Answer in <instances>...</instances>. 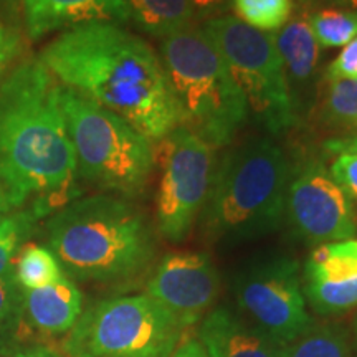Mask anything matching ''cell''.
Wrapping results in <instances>:
<instances>
[{"label":"cell","mask_w":357,"mask_h":357,"mask_svg":"<svg viewBox=\"0 0 357 357\" xmlns=\"http://www.w3.org/2000/svg\"><path fill=\"white\" fill-rule=\"evenodd\" d=\"M349 333L341 324H312L287 346L284 357H349Z\"/></svg>","instance_id":"cell-19"},{"label":"cell","mask_w":357,"mask_h":357,"mask_svg":"<svg viewBox=\"0 0 357 357\" xmlns=\"http://www.w3.org/2000/svg\"><path fill=\"white\" fill-rule=\"evenodd\" d=\"M199 337L208 357H284L287 351V346L229 307L208 312L200 324Z\"/></svg>","instance_id":"cell-15"},{"label":"cell","mask_w":357,"mask_h":357,"mask_svg":"<svg viewBox=\"0 0 357 357\" xmlns=\"http://www.w3.org/2000/svg\"><path fill=\"white\" fill-rule=\"evenodd\" d=\"M231 291L243 318L283 346L314 324L306 310L300 265L283 253L245 263L234 276Z\"/></svg>","instance_id":"cell-9"},{"label":"cell","mask_w":357,"mask_h":357,"mask_svg":"<svg viewBox=\"0 0 357 357\" xmlns=\"http://www.w3.org/2000/svg\"><path fill=\"white\" fill-rule=\"evenodd\" d=\"M35 215L30 212L6 213L0 217V276L12 268L24 240L32 231Z\"/></svg>","instance_id":"cell-24"},{"label":"cell","mask_w":357,"mask_h":357,"mask_svg":"<svg viewBox=\"0 0 357 357\" xmlns=\"http://www.w3.org/2000/svg\"><path fill=\"white\" fill-rule=\"evenodd\" d=\"M58 106L73 146L78 176L126 197L139 195L155 166L153 141L118 114L61 84Z\"/></svg>","instance_id":"cell-6"},{"label":"cell","mask_w":357,"mask_h":357,"mask_svg":"<svg viewBox=\"0 0 357 357\" xmlns=\"http://www.w3.org/2000/svg\"><path fill=\"white\" fill-rule=\"evenodd\" d=\"M58 84L118 114L149 141L181 126V111L149 43L116 24L65 30L40 55Z\"/></svg>","instance_id":"cell-1"},{"label":"cell","mask_w":357,"mask_h":357,"mask_svg":"<svg viewBox=\"0 0 357 357\" xmlns=\"http://www.w3.org/2000/svg\"><path fill=\"white\" fill-rule=\"evenodd\" d=\"M13 357H58V356L53 354L52 351L42 349V347H38V349H30V351L19 352V354H15Z\"/></svg>","instance_id":"cell-33"},{"label":"cell","mask_w":357,"mask_h":357,"mask_svg":"<svg viewBox=\"0 0 357 357\" xmlns=\"http://www.w3.org/2000/svg\"><path fill=\"white\" fill-rule=\"evenodd\" d=\"M352 342H354V351L357 354V312L354 316V321H352Z\"/></svg>","instance_id":"cell-36"},{"label":"cell","mask_w":357,"mask_h":357,"mask_svg":"<svg viewBox=\"0 0 357 357\" xmlns=\"http://www.w3.org/2000/svg\"><path fill=\"white\" fill-rule=\"evenodd\" d=\"M202 29L225 58L247 100L248 114L258 126L271 136L296 126L298 113L271 33L248 26L234 15L207 20Z\"/></svg>","instance_id":"cell-7"},{"label":"cell","mask_w":357,"mask_h":357,"mask_svg":"<svg viewBox=\"0 0 357 357\" xmlns=\"http://www.w3.org/2000/svg\"><path fill=\"white\" fill-rule=\"evenodd\" d=\"M128 20L147 35L166 38L194 25L189 0H123Z\"/></svg>","instance_id":"cell-18"},{"label":"cell","mask_w":357,"mask_h":357,"mask_svg":"<svg viewBox=\"0 0 357 357\" xmlns=\"http://www.w3.org/2000/svg\"><path fill=\"white\" fill-rule=\"evenodd\" d=\"M8 211H10V205H8L6 195H3L2 189H0V217L6 215Z\"/></svg>","instance_id":"cell-34"},{"label":"cell","mask_w":357,"mask_h":357,"mask_svg":"<svg viewBox=\"0 0 357 357\" xmlns=\"http://www.w3.org/2000/svg\"><path fill=\"white\" fill-rule=\"evenodd\" d=\"M321 119L331 128L357 131V79L328 82Z\"/></svg>","instance_id":"cell-23"},{"label":"cell","mask_w":357,"mask_h":357,"mask_svg":"<svg viewBox=\"0 0 357 357\" xmlns=\"http://www.w3.org/2000/svg\"><path fill=\"white\" fill-rule=\"evenodd\" d=\"M283 218L294 238L310 245L346 242L357 234L354 202L316 158L289 169Z\"/></svg>","instance_id":"cell-11"},{"label":"cell","mask_w":357,"mask_h":357,"mask_svg":"<svg viewBox=\"0 0 357 357\" xmlns=\"http://www.w3.org/2000/svg\"><path fill=\"white\" fill-rule=\"evenodd\" d=\"M83 296L66 276L38 289L22 291V307L30 328L47 336L70 333L82 316Z\"/></svg>","instance_id":"cell-17"},{"label":"cell","mask_w":357,"mask_h":357,"mask_svg":"<svg viewBox=\"0 0 357 357\" xmlns=\"http://www.w3.org/2000/svg\"><path fill=\"white\" fill-rule=\"evenodd\" d=\"M329 6L333 8H347V10H357V0H318V6Z\"/></svg>","instance_id":"cell-32"},{"label":"cell","mask_w":357,"mask_h":357,"mask_svg":"<svg viewBox=\"0 0 357 357\" xmlns=\"http://www.w3.org/2000/svg\"><path fill=\"white\" fill-rule=\"evenodd\" d=\"M158 190V229L164 238L177 243L192 231L211 195L215 158L207 142L178 126L160 144Z\"/></svg>","instance_id":"cell-10"},{"label":"cell","mask_w":357,"mask_h":357,"mask_svg":"<svg viewBox=\"0 0 357 357\" xmlns=\"http://www.w3.org/2000/svg\"><path fill=\"white\" fill-rule=\"evenodd\" d=\"M303 293L318 314L357 306V240L319 245L303 271Z\"/></svg>","instance_id":"cell-13"},{"label":"cell","mask_w":357,"mask_h":357,"mask_svg":"<svg viewBox=\"0 0 357 357\" xmlns=\"http://www.w3.org/2000/svg\"><path fill=\"white\" fill-rule=\"evenodd\" d=\"M294 3H298L300 8H306V10H310L312 7H318V0H294Z\"/></svg>","instance_id":"cell-35"},{"label":"cell","mask_w":357,"mask_h":357,"mask_svg":"<svg viewBox=\"0 0 357 357\" xmlns=\"http://www.w3.org/2000/svg\"><path fill=\"white\" fill-rule=\"evenodd\" d=\"M22 52V38L15 30L0 22V77L10 68Z\"/></svg>","instance_id":"cell-28"},{"label":"cell","mask_w":357,"mask_h":357,"mask_svg":"<svg viewBox=\"0 0 357 357\" xmlns=\"http://www.w3.org/2000/svg\"><path fill=\"white\" fill-rule=\"evenodd\" d=\"M77 176L56 79L29 58L0 83V189L10 208L35 199L43 213L68 204Z\"/></svg>","instance_id":"cell-2"},{"label":"cell","mask_w":357,"mask_h":357,"mask_svg":"<svg viewBox=\"0 0 357 357\" xmlns=\"http://www.w3.org/2000/svg\"><path fill=\"white\" fill-rule=\"evenodd\" d=\"M159 58L181 111V126L212 149L229 146L247 123L248 106L202 26L192 25L162 38Z\"/></svg>","instance_id":"cell-5"},{"label":"cell","mask_w":357,"mask_h":357,"mask_svg":"<svg viewBox=\"0 0 357 357\" xmlns=\"http://www.w3.org/2000/svg\"><path fill=\"white\" fill-rule=\"evenodd\" d=\"M310 13L306 8H298L287 24L271 33L283 61L296 113L301 106L306 105L312 84L318 77L319 66L321 48L310 26Z\"/></svg>","instance_id":"cell-16"},{"label":"cell","mask_w":357,"mask_h":357,"mask_svg":"<svg viewBox=\"0 0 357 357\" xmlns=\"http://www.w3.org/2000/svg\"><path fill=\"white\" fill-rule=\"evenodd\" d=\"M288 155L270 137L231 147L215 166L204 207V229L211 240L238 245L278 230L284 215L289 178Z\"/></svg>","instance_id":"cell-4"},{"label":"cell","mask_w":357,"mask_h":357,"mask_svg":"<svg viewBox=\"0 0 357 357\" xmlns=\"http://www.w3.org/2000/svg\"><path fill=\"white\" fill-rule=\"evenodd\" d=\"M171 357H208V354L207 351H205V347L202 346V342L190 339V341H185L184 344L178 346L177 349L172 352Z\"/></svg>","instance_id":"cell-31"},{"label":"cell","mask_w":357,"mask_h":357,"mask_svg":"<svg viewBox=\"0 0 357 357\" xmlns=\"http://www.w3.org/2000/svg\"><path fill=\"white\" fill-rule=\"evenodd\" d=\"M220 289V276L208 255L194 252L169 253L147 281V296L171 312L181 328L202 319Z\"/></svg>","instance_id":"cell-12"},{"label":"cell","mask_w":357,"mask_h":357,"mask_svg":"<svg viewBox=\"0 0 357 357\" xmlns=\"http://www.w3.org/2000/svg\"><path fill=\"white\" fill-rule=\"evenodd\" d=\"M182 328L147 294L96 303L65 341L68 357H171Z\"/></svg>","instance_id":"cell-8"},{"label":"cell","mask_w":357,"mask_h":357,"mask_svg":"<svg viewBox=\"0 0 357 357\" xmlns=\"http://www.w3.org/2000/svg\"><path fill=\"white\" fill-rule=\"evenodd\" d=\"M328 82L337 79H357V37L342 48L336 60L326 70Z\"/></svg>","instance_id":"cell-27"},{"label":"cell","mask_w":357,"mask_h":357,"mask_svg":"<svg viewBox=\"0 0 357 357\" xmlns=\"http://www.w3.org/2000/svg\"><path fill=\"white\" fill-rule=\"evenodd\" d=\"M236 19L260 32L280 30L296 12L294 0H231Z\"/></svg>","instance_id":"cell-22"},{"label":"cell","mask_w":357,"mask_h":357,"mask_svg":"<svg viewBox=\"0 0 357 357\" xmlns=\"http://www.w3.org/2000/svg\"><path fill=\"white\" fill-rule=\"evenodd\" d=\"M22 289L13 275V266L0 276V328L6 326L12 316L22 307Z\"/></svg>","instance_id":"cell-25"},{"label":"cell","mask_w":357,"mask_h":357,"mask_svg":"<svg viewBox=\"0 0 357 357\" xmlns=\"http://www.w3.org/2000/svg\"><path fill=\"white\" fill-rule=\"evenodd\" d=\"M17 283L22 289H38L61 278L63 270L52 250L40 245H25L13 266Z\"/></svg>","instance_id":"cell-20"},{"label":"cell","mask_w":357,"mask_h":357,"mask_svg":"<svg viewBox=\"0 0 357 357\" xmlns=\"http://www.w3.org/2000/svg\"><path fill=\"white\" fill-rule=\"evenodd\" d=\"M47 238L60 266L82 281L132 278L154 255L153 231L144 215L113 195L68 202L48 220Z\"/></svg>","instance_id":"cell-3"},{"label":"cell","mask_w":357,"mask_h":357,"mask_svg":"<svg viewBox=\"0 0 357 357\" xmlns=\"http://www.w3.org/2000/svg\"><path fill=\"white\" fill-rule=\"evenodd\" d=\"M195 20H212L217 17L227 15L231 8V0H189Z\"/></svg>","instance_id":"cell-29"},{"label":"cell","mask_w":357,"mask_h":357,"mask_svg":"<svg viewBox=\"0 0 357 357\" xmlns=\"http://www.w3.org/2000/svg\"><path fill=\"white\" fill-rule=\"evenodd\" d=\"M310 26L319 48L346 47L357 37V10L321 8L310 13Z\"/></svg>","instance_id":"cell-21"},{"label":"cell","mask_w":357,"mask_h":357,"mask_svg":"<svg viewBox=\"0 0 357 357\" xmlns=\"http://www.w3.org/2000/svg\"><path fill=\"white\" fill-rule=\"evenodd\" d=\"M329 172L352 200H357V154H336Z\"/></svg>","instance_id":"cell-26"},{"label":"cell","mask_w":357,"mask_h":357,"mask_svg":"<svg viewBox=\"0 0 357 357\" xmlns=\"http://www.w3.org/2000/svg\"><path fill=\"white\" fill-rule=\"evenodd\" d=\"M30 38L88 24L126 22L123 0H17Z\"/></svg>","instance_id":"cell-14"},{"label":"cell","mask_w":357,"mask_h":357,"mask_svg":"<svg viewBox=\"0 0 357 357\" xmlns=\"http://www.w3.org/2000/svg\"><path fill=\"white\" fill-rule=\"evenodd\" d=\"M324 151L328 154H357V134L333 137L324 142Z\"/></svg>","instance_id":"cell-30"}]
</instances>
